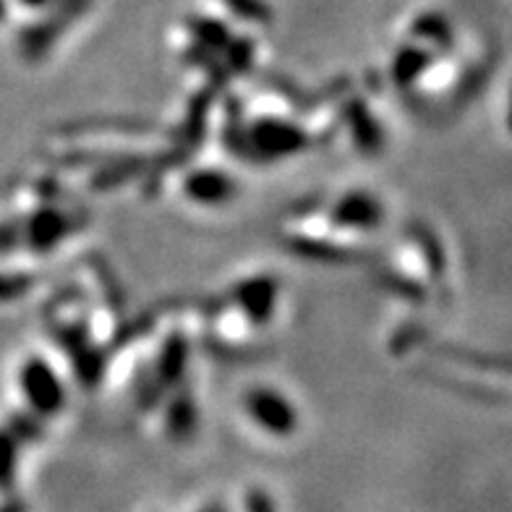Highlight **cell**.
<instances>
[{"label": "cell", "mask_w": 512, "mask_h": 512, "mask_svg": "<svg viewBox=\"0 0 512 512\" xmlns=\"http://www.w3.org/2000/svg\"><path fill=\"white\" fill-rule=\"evenodd\" d=\"M246 512H277L275 502L270 499V494L262 492V489H254L246 499Z\"/></svg>", "instance_id": "17"}, {"label": "cell", "mask_w": 512, "mask_h": 512, "mask_svg": "<svg viewBox=\"0 0 512 512\" xmlns=\"http://www.w3.org/2000/svg\"><path fill=\"white\" fill-rule=\"evenodd\" d=\"M71 230H74L71 217L63 215V212H55V209H45L40 215H34L32 223H29V246L53 249L55 243L66 238Z\"/></svg>", "instance_id": "7"}, {"label": "cell", "mask_w": 512, "mask_h": 512, "mask_svg": "<svg viewBox=\"0 0 512 512\" xmlns=\"http://www.w3.org/2000/svg\"><path fill=\"white\" fill-rule=\"evenodd\" d=\"M236 301L238 309H243V314L251 322H267L272 317V311H275L277 283L272 277H251V280H243L236 288Z\"/></svg>", "instance_id": "5"}, {"label": "cell", "mask_w": 512, "mask_h": 512, "mask_svg": "<svg viewBox=\"0 0 512 512\" xmlns=\"http://www.w3.org/2000/svg\"><path fill=\"white\" fill-rule=\"evenodd\" d=\"M249 142L262 157H285L304 147L306 136L296 123L259 121L251 128Z\"/></svg>", "instance_id": "3"}, {"label": "cell", "mask_w": 512, "mask_h": 512, "mask_svg": "<svg viewBox=\"0 0 512 512\" xmlns=\"http://www.w3.org/2000/svg\"><path fill=\"white\" fill-rule=\"evenodd\" d=\"M384 209L379 204L377 196L366 194V191H353V194L343 196L332 209V220L335 225L356 230H374L382 223Z\"/></svg>", "instance_id": "4"}, {"label": "cell", "mask_w": 512, "mask_h": 512, "mask_svg": "<svg viewBox=\"0 0 512 512\" xmlns=\"http://www.w3.org/2000/svg\"><path fill=\"white\" fill-rule=\"evenodd\" d=\"M21 392H24L27 403L32 405V411L40 413V416H55L66 400L61 379L53 371V366L40 356L29 358L21 369Z\"/></svg>", "instance_id": "1"}, {"label": "cell", "mask_w": 512, "mask_h": 512, "mask_svg": "<svg viewBox=\"0 0 512 512\" xmlns=\"http://www.w3.org/2000/svg\"><path fill=\"white\" fill-rule=\"evenodd\" d=\"M351 128L353 139L364 152H377L382 147V131H379L374 115L364 105H353L351 108Z\"/></svg>", "instance_id": "8"}, {"label": "cell", "mask_w": 512, "mask_h": 512, "mask_svg": "<svg viewBox=\"0 0 512 512\" xmlns=\"http://www.w3.org/2000/svg\"><path fill=\"white\" fill-rule=\"evenodd\" d=\"M186 356H189V348H186V340L181 335H173L162 348L160 358V377L173 382L183 374V366H186Z\"/></svg>", "instance_id": "11"}, {"label": "cell", "mask_w": 512, "mask_h": 512, "mask_svg": "<svg viewBox=\"0 0 512 512\" xmlns=\"http://www.w3.org/2000/svg\"><path fill=\"white\" fill-rule=\"evenodd\" d=\"M16 460H19V437L0 429V489L14 484Z\"/></svg>", "instance_id": "14"}, {"label": "cell", "mask_w": 512, "mask_h": 512, "mask_svg": "<svg viewBox=\"0 0 512 512\" xmlns=\"http://www.w3.org/2000/svg\"><path fill=\"white\" fill-rule=\"evenodd\" d=\"M194 426H196L194 403H191L189 395H178V398L170 403V411H168L170 437H173V439L191 437Z\"/></svg>", "instance_id": "10"}, {"label": "cell", "mask_w": 512, "mask_h": 512, "mask_svg": "<svg viewBox=\"0 0 512 512\" xmlns=\"http://www.w3.org/2000/svg\"><path fill=\"white\" fill-rule=\"evenodd\" d=\"M225 6L243 21H254V24H267L272 19L270 6L264 0H223Z\"/></svg>", "instance_id": "15"}, {"label": "cell", "mask_w": 512, "mask_h": 512, "mask_svg": "<svg viewBox=\"0 0 512 512\" xmlns=\"http://www.w3.org/2000/svg\"><path fill=\"white\" fill-rule=\"evenodd\" d=\"M0 512H24V505L21 502H6V505H0Z\"/></svg>", "instance_id": "18"}, {"label": "cell", "mask_w": 512, "mask_h": 512, "mask_svg": "<svg viewBox=\"0 0 512 512\" xmlns=\"http://www.w3.org/2000/svg\"><path fill=\"white\" fill-rule=\"evenodd\" d=\"M432 63V53H426L421 48H403L392 63V74H395V81H398L400 87L405 84H411V81L418 79V74L424 71L426 66Z\"/></svg>", "instance_id": "9"}, {"label": "cell", "mask_w": 512, "mask_h": 512, "mask_svg": "<svg viewBox=\"0 0 512 512\" xmlns=\"http://www.w3.org/2000/svg\"><path fill=\"white\" fill-rule=\"evenodd\" d=\"M0 14H3V0H0Z\"/></svg>", "instance_id": "21"}, {"label": "cell", "mask_w": 512, "mask_h": 512, "mask_svg": "<svg viewBox=\"0 0 512 512\" xmlns=\"http://www.w3.org/2000/svg\"><path fill=\"white\" fill-rule=\"evenodd\" d=\"M202 512H228V510H225L223 505H212V507H207V510H202Z\"/></svg>", "instance_id": "20"}, {"label": "cell", "mask_w": 512, "mask_h": 512, "mask_svg": "<svg viewBox=\"0 0 512 512\" xmlns=\"http://www.w3.org/2000/svg\"><path fill=\"white\" fill-rule=\"evenodd\" d=\"M21 3H24V6H29V8H42V6H48L50 0H21Z\"/></svg>", "instance_id": "19"}, {"label": "cell", "mask_w": 512, "mask_h": 512, "mask_svg": "<svg viewBox=\"0 0 512 512\" xmlns=\"http://www.w3.org/2000/svg\"><path fill=\"white\" fill-rule=\"evenodd\" d=\"M183 189H186V194L196 204H209V207L228 204L238 191L233 178L223 173V170H196V173L186 178Z\"/></svg>", "instance_id": "6"}, {"label": "cell", "mask_w": 512, "mask_h": 512, "mask_svg": "<svg viewBox=\"0 0 512 512\" xmlns=\"http://www.w3.org/2000/svg\"><path fill=\"white\" fill-rule=\"evenodd\" d=\"M191 32H194V37L202 45H207V48H223V45H228L230 40V32L228 27H225L223 21L217 19H207V16H194V19L189 21Z\"/></svg>", "instance_id": "13"}, {"label": "cell", "mask_w": 512, "mask_h": 512, "mask_svg": "<svg viewBox=\"0 0 512 512\" xmlns=\"http://www.w3.org/2000/svg\"><path fill=\"white\" fill-rule=\"evenodd\" d=\"M413 34L416 37H424V40L434 42L439 48H447L452 42V29H450V21L445 19L442 14L432 11V14H424L421 19H416L413 24Z\"/></svg>", "instance_id": "12"}, {"label": "cell", "mask_w": 512, "mask_h": 512, "mask_svg": "<svg viewBox=\"0 0 512 512\" xmlns=\"http://www.w3.org/2000/svg\"><path fill=\"white\" fill-rule=\"evenodd\" d=\"M32 288V280L24 275H0V301H14Z\"/></svg>", "instance_id": "16"}, {"label": "cell", "mask_w": 512, "mask_h": 512, "mask_svg": "<svg viewBox=\"0 0 512 512\" xmlns=\"http://www.w3.org/2000/svg\"><path fill=\"white\" fill-rule=\"evenodd\" d=\"M246 413L259 429L272 437H290L298 426V413L293 403L270 387H256L246 395Z\"/></svg>", "instance_id": "2"}]
</instances>
